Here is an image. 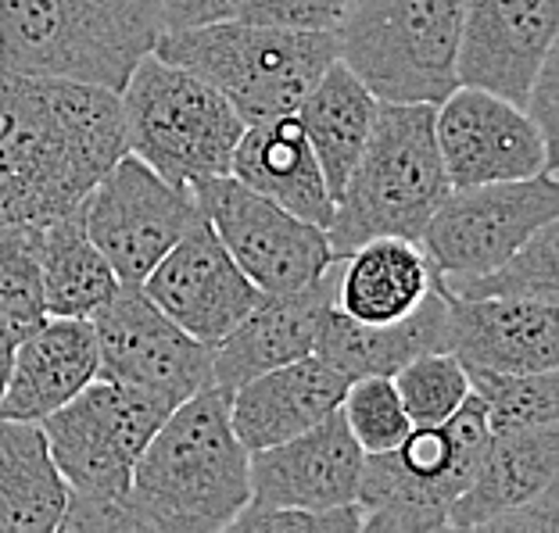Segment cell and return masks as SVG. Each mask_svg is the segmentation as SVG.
I'll return each mask as SVG.
<instances>
[{
	"instance_id": "6",
	"label": "cell",
	"mask_w": 559,
	"mask_h": 533,
	"mask_svg": "<svg viewBox=\"0 0 559 533\" xmlns=\"http://www.w3.org/2000/svg\"><path fill=\"white\" fill-rule=\"evenodd\" d=\"M126 150L173 183L230 172L245 119L219 90L151 50L119 90Z\"/></svg>"
},
{
	"instance_id": "37",
	"label": "cell",
	"mask_w": 559,
	"mask_h": 533,
	"mask_svg": "<svg viewBox=\"0 0 559 533\" xmlns=\"http://www.w3.org/2000/svg\"><path fill=\"white\" fill-rule=\"evenodd\" d=\"M19 337H22V329L0 315V395H4V384H8V373H11V359H15Z\"/></svg>"
},
{
	"instance_id": "20",
	"label": "cell",
	"mask_w": 559,
	"mask_h": 533,
	"mask_svg": "<svg viewBox=\"0 0 559 533\" xmlns=\"http://www.w3.org/2000/svg\"><path fill=\"white\" fill-rule=\"evenodd\" d=\"M348 384L352 379L320 354H305L298 362L251 376L230 390L234 434L248 451L284 444L334 415Z\"/></svg>"
},
{
	"instance_id": "18",
	"label": "cell",
	"mask_w": 559,
	"mask_h": 533,
	"mask_svg": "<svg viewBox=\"0 0 559 533\" xmlns=\"http://www.w3.org/2000/svg\"><path fill=\"white\" fill-rule=\"evenodd\" d=\"M449 351L466 370L545 373L559 365V304L449 294Z\"/></svg>"
},
{
	"instance_id": "8",
	"label": "cell",
	"mask_w": 559,
	"mask_h": 533,
	"mask_svg": "<svg viewBox=\"0 0 559 533\" xmlns=\"http://www.w3.org/2000/svg\"><path fill=\"white\" fill-rule=\"evenodd\" d=\"M485 404L469 390L444 426H413L399 448L366 455L359 505L366 533H427L444 530L488 444Z\"/></svg>"
},
{
	"instance_id": "33",
	"label": "cell",
	"mask_w": 559,
	"mask_h": 533,
	"mask_svg": "<svg viewBox=\"0 0 559 533\" xmlns=\"http://www.w3.org/2000/svg\"><path fill=\"white\" fill-rule=\"evenodd\" d=\"M341 419L348 434L362 448V455L391 451L409 437V415L402 409V398L391 376H359L352 379L345 398H341Z\"/></svg>"
},
{
	"instance_id": "10",
	"label": "cell",
	"mask_w": 559,
	"mask_h": 533,
	"mask_svg": "<svg viewBox=\"0 0 559 533\" xmlns=\"http://www.w3.org/2000/svg\"><path fill=\"white\" fill-rule=\"evenodd\" d=\"M552 219H559L552 172L460 186L427 219L419 247L441 279H466L495 269Z\"/></svg>"
},
{
	"instance_id": "21",
	"label": "cell",
	"mask_w": 559,
	"mask_h": 533,
	"mask_svg": "<svg viewBox=\"0 0 559 533\" xmlns=\"http://www.w3.org/2000/svg\"><path fill=\"white\" fill-rule=\"evenodd\" d=\"M97 379V340L91 319L44 315L22 329L11 373L0 395V415L44 423Z\"/></svg>"
},
{
	"instance_id": "4",
	"label": "cell",
	"mask_w": 559,
	"mask_h": 533,
	"mask_svg": "<svg viewBox=\"0 0 559 533\" xmlns=\"http://www.w3.org/2000/svg\"><path fill=\"white\" fill-rule=\"evenodd\" d=\"M449 190L435 140V105L380 100L370 140L326 222L330 251L345 258L373 237H405L419 244L427 219Z\"/></svg>"
},
{
	"instance_id": "14",
	"label": "cell",
	"mask_w": 559,
	"mask_h": 533,
	"mask_svg": "<svg viewBox=\"0 0 559 533\" xmlns=\"http://www.w3.org/2000/svg\"><path fill=\"white\" fill-rule=\"evenodd\" d=\"M435 140L452 190L552 172L556 158L524 108L463 83L435 105Z\"/></svg>"
},
{
	"instance_id": "28",
	"label": "cell",
	"mask_w": 559,
	"mask_h": 533,
	"mask_svg": "<svg viewBox=\"0 0 559 533\" xmlns=\"http://www.w3.org/2000/svg\"><path fill=\"white\" fill-rule=\"evenodd\" d=\"M40 287L44 312L66 319H91L119 290L116 269L86 237L80 208L40 226Z\"/></svg>"
},
{
	"instance_id": "5",
	"label": "cell",
	"mask_w": 559,
	"mask_h": 533,
	"mask_svg": "<svg viewBox=\"0 0 559 533\" xmlns=\"http://www.w3.org/2000/svg\"><path fill=\"white\" fill-rule=\"evenodd\" d=\"M155 54L219 90L248 125L295 116L301 97L337 58L334 33L223 19L194 29H165Z\"/></svg>"
},
{
	"instance_id": "30",
	"label": "cell",
	"mask_w": 559,
	"mask_h": 533,
	"mask_svg": "<svg viewBox=\"0 0 559 533\" xmlns=\"http://www.w3.org/2000/svg\"><path fill=\"white\" fill-rule=\"evenodd\" d=\"M469 390L485 404L488 429H531L559 423V379L556 370L545 373H491L466 370Z\"/></svg>"
},
{
	"instance_id": "7",
	"label": "cell",
	"mask_w": 559,
	"mask_h": 533,
	"mask_svg": "<svg viewBox=\"0 0 559 533\" xmlns=\"http://www.w3.org/2000/svg\"><path fill=\"white\" fill-rule=\"evenodd\" d=\"M463 0H359L337 25V58L388 105H441L455 86Z\"/></svg>"
},
{
	"instance_id": "3",
	"label": "cell",
	"mask_w": 559,
	"mask_h": 533,
	"mask_svg": "<svg viewBox=\"0 0 559 533\" xmlns=\"http://www.w3.org/2000/svg\"><path fill=\"white\" fill-rule=\"evenodd\" d=\"M162 29L158 0H0V69L119 94Z\"/></svg>"
},
{
	"instance_id": "23",
	"label": "cell",
	"mask_w": 559,
	"mask_h": 533,
	"mask_svg": "<svg viewBox=\"0 0 559 533\" xmlns=\"http://www.w3.org/2000/svg\"><path fill=\"white\" fill-rule=\"evenodd\" d=\"M427 351H449V290L441 279L399 323H359L330 304L316 340V354L348 379L395 376L405 362Z\"/></svg>"
},
{
	"instance_id": "31",
	"label": "cell",
	"mask_w": 559,
	"mask_h": 533,
	"mask_svg": "<svg viewBox=\"0 0 559 533\" xmlns=\"http://www.w3.org/2000/svg\"><path fill=\"white\" fill-rule=\"evenodd\" d=\"M413 426H444L469 398V373L452 351H427L391 376Z\"/></svg>"
},
{
	"instance_id": "27",
	"label": "cell",
	"mask_w": 559,
	"mask_h": 533,
	"mask_svg": "<svg viewBox=\"0 0 559 533\" xmlns=\"http://www.w3.org/2000/svg\"><path fill=\"white\" fill-rule=\"evenodd\" d=\"M69 487L50 459L40 423L0 415V533H50Z\"/></svg>"
},
{
	"instance_id": "13",
	"label": "cell",
	"mask_w": 559,
	"mask_h": 533,
	"mask_svg": "<svg viewBox=\"0 0 559 533\" xmlns=\"http://www.w3.org/2000/svg\"><path fill=\"white\" fill-rule=\"evenodd\" d=\"M97 376L147 390L173 409L212 387V348L176 326L136 283H119L91 315Z\"/></svg>"
},
{
	"instance_id": "22",
	"label": "cell",
	"mask_w": 559,
	"mask_h": 533,
	"mask_svg": "<svg viewBox=\"0 0 559 533\" xmlns=\"http://www.w3.org/2000/svg\"><path fill=\"white\" fill-rule=\"evenodd\" d=\"M559 476V423L488 434L480 462L452 501L444 530H488L527 501H538Z\"/></svg>"
},
{
	"instance_id": "32",
	"label": "cell",
	"mask_w": 559,
	"mask_h": 533,
	"mask_svg": "<svg viewBox=\"0 0 559 533\" xmlns=\"http://www.w3.org/2000/svg\"><path fill=\"white\" fill-rule=\"evenodd\" d=\"M0 315L19 329L44 319L40 226L0 222Z\"/></svg>"
},
{
	"instance_id": "25",
	"label": "cell",
	"mask_w": 559,
	"mask_h": 533,
	"mask_svg": "<svg viewBox=\"0 0 559 533\" xmlns=\"http://www.w3.org/2000/svg\"><path fill=\"white\" fill-rule=\"evenodd\" d=\"M435 265L405 237H373L337 258L334 308L359 323H399L435 287Z\"/></svg>"
},
{
	"instance_id": "24",
	"label": "cell",
	"mask_w": 559,
	"mask_h": 533,
	"mask_svg": "<svg viewBox=\"0 0 559 533\" xmlns=\"http://www.w3.org/2000/svg\"><path fill=\"white\" fill-rule=\"evenodd\" d=\"M230 175L323 230L334 215V197L326 190L323 169L295 116L245 125L230 155Z\"/></svg>"
},
{
	"instance_id": "2",
	"label": "cell",
	"mask_w": 559,
	"mask_h": 533,
	"mask_svg": "<svg viewBox=\"0 0 559 533\" xmlns=\"http://www.w3.org/2000/svg\"><path fill=\"white\" fill-rule=\"evenodd\" d=\"M248 448L230 423V390L205 387L180 401L140 451L130 505L151 533L230 530L251 498Z\"/></svg>"
},
{
	"instance_id": "26",
	"label": "cell",
	"mask_w": 559,
	"mask_h": 533,
	"mask_svg": "<svg viewBox=\"0 0 559 533\" xmlns=\"http://www.w3.org/2000/svg\"><path fill=\"white\" fill-rule=\"evenodd\" d=\"M380 100L366 90V83L345 61L334 58L326 72L312 83V90L301 97L295 119L309 140L316 161L323 169L330 197H341L348 172L359 161L366 140H370Z\"/></svg>"
},
{
	"instance_id": "17",
	"label": "cell",
	"mask_w": 559,
	"mask_h": 533,
	"mask_svg": "<svg viewBox=\"0 0 559 533\" xmlns=\"http://www.w3.org/2000/svg\"><path fill=\"white\" fill-rule=\"evenodd\" d=\"M362 462V448L334 412L298 437L248 455L251 498L245 509H345L359 494Z\"/></svg>"
},
{
	"instance_id": "29",
	"label": "cell",
	"mask_w": 559,
	"mask_h": 533,
	"mask_svg": "<svg viewBox=\"0 0 559 533\" xmlns=\"http://www.w3.org/2000/svg\"><path fill=\"white\" fill-rule=\"evenodd\" d=\"M559 222H545L495 269L466 279H441L455 298H538L559 304Z\"/></svg>"
},
{
	"instance_id": "11",
	"label": "cell",
	"mask_w": 559,
	"mask_h": 533,
	"mask_svg": "<svg viewBox=\"0 0 559 533\" xmlns=\"http://www.w3.org/2000/svg\"><path fill=\"white\" fill-rule=\"evenodd\" d=\"M190 190L205 222L259 294H290L316 283L334 265L323 226L290 215L276 201L237 183L230 172L205 175Z\"/></svg>"
},
{
	"instance_id": "36",
	"label": "cell",
	"mask_w": 559,
	"mask_h": 533,
	"mask_svg": "<svg viewBox=\"0 0 559 533\" xmlns=\"http://www.w3.org/2000/svg\"><path fill=\"white\" fill-rule=\"evenodd\" d=\"M240 4L245 0H158V11L165 29H194V25L237 19Z\"/></svg>"
},
{
	"instance_id": "16",
	"label": "cell",
	"mask_w": 559,
	"mask_h": 533,
	"mask_svg": "<svg viewBox=\"0 0 559 533\" xmlns=\"http://www.w3.org/2000/svg\"><path fill=\"white\" fill-rule=\"evenodd\" d=\"M559 0H463L455 75L463 86L524 108L531 83L556 50Z\"/></svg>"
},
{
	"instance_id": "9",
	"label": "cell",
	"mask_w": 559,
	"mask_h": 533,
	"mask_svg": "<svg viewBox=\"0 0 559 533\" xmlns=\"http://www.w3.org/2000/svg\"><path fill=\"white\" fill-rule=\"evenodd\" d=\"M169 412V401L97 376L40 429L69 494L130 498L133 465Z\"/></svg>"
},
{
	"instance_id": "19",
	"label": "cell",
	"mask_w": 559,
	"mask_h": 533,
	"mask_svg": "<svg viewBox=\"0 0 559 533\" xmlns=\"http://www.w3.org/2000/svg\"><path fill=\"white\" fill-rule=\"evenodd\" d=\"M334 265L316 283L290 290V294H262L245 319H240L219 344H212V379L215 387L234 390L245 379L270 373L276 365L298 362L316 354L320 326L334 304Z\"/></svg>"
},
{
	"instance_id": "34",
	"label": "cell",
	"mask_w": 559,
	"mask_h": 533,
	"mask_svg": "<svg viewBox=\"0 0 559 533\" xmlns=\"http://www.w3.org/2000/svg\"><path fill=\"white\" fill-rule=\"evenodd\" d=\"M359 0H245L237 19L305 33H337Z\"/></svg>"
},
{
	"instance_id": "35",
	"label": "cell",
	"mask_w": 559,
	"mask_h": 533,
	"mask_svg": "<svg viewBox=\"0 0 559 533\" xmlns=\"http://www.w3.org/2000/svg\"><path fill=\"white\" fill-rule=\"evenodd\" d=\"M230 530L248 533H280V530H298V533H359L362 516L359 505H345L334 512H309V509H245Z\"/></svg>"
},
{
	"instance_id": "1",
	"label": "cell",
	"mask_w": 559,
	"mask_h": 533,
	"mask_svg": "<svg viewBox=\"0 0 559 533\" xmlns=\"http://www.w3.org/2000/svg\"><path fill=\"white\" fill-rule=\"evenodd\" d=\"M122 155L119 94L0 69V222L75 211Z\"/></svg>"
},
{
	"instance_id": "12",
	"label": "cell",
	"mask_w": 559,
	"mask_h": 533,
	"mask_svg": "<svg viewBox=\"0 0 559 533\" xmlns=\"http://www.w3.org/2000/svg\"><path fill=\"white\" fill-rule=\"evenodd\" d=\"M86 237L116 269L119 283H144L176 240L201 219L194 190L173 183L136 155H126L80 205Z\"/></svg>"
},
{
	"instance_id": "15",
	"label": "cell",
	"mask_w": 559,
	"mask_h": 533,
	"mask_svg": "<svg viewBox=\"0 0 559 533\" xmlns=\"http://www.w3.org/2000/svg\"><path fill=\"white\" fill-rule=\"evenodd\" d=\"M140 290L176 326L209 348L219 344L262 298L205 222V215L165 251V258L144 276Z\"/></svg>"
}]
</instances>
